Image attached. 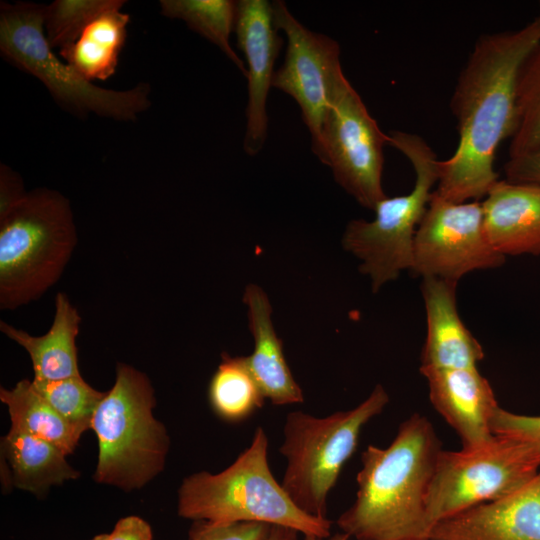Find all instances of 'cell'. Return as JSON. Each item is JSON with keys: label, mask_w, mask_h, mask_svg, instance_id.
<instances>
[{"label": "cell", "mask_w": 540, "mask_h": 540, "mask_svg": "<svg viewBox=\"0 0 540 540\" xmlns=\"http://www.w3.org/2000/svg\"><path fill=\"white\" fill-rule=\"evenodd\" d=\"M540 41L536 18L515 31L481 36L453 91L450 108L459 141L453 155L439 161L440 197L454 203L485 197L499 180L497 149L517 127L516 84L519 69Z\"/></svg>", "instance_id": "obj_1"}, {"label": "cell", "mask_w": 540, "mask_h": 540, "mask_svg": "<svg viewBox=\"0 0 540 540\" xmlns=\"http://www.w3.org/2000/svg\"><path fill=\"white\" fill-rule=\"evenodd\" d=\"M443 450L433 424L413 413L387 447L361 454L352 505L336 520L353 540L428 539L426 496Z\"/></svg>", "instance_id": "obj_2"}, {"label": "cell", "mask_w": 540, "mask_h": 540, "mask_svg": "<svg viewBox=\"0 0 540 540\" xmlns=\"http://www.w3.org/2000/svg\"><path fill=\"white\" fill-rule=\"evenodd\" d=\"M269 439L258 426L250 445L219 473L199 471L178 489V515L214 523L256 522L328 538L332 521L309 515L290 499L270 469Z\"/></svg>", "instance_id": "obj_3"}, {"label": "cell", "mask_w": 540, "mask_h": 540, "mask_svg": "<svg viewBox=\"0 0 540 540\" xmlns=\"http://www.w3.org/2000/svg\"><path fill=\"white\" fill-rule=\"evenodd\" d=\"M77 245L69 200L48 188L0 210V309L38 300L61 277Z\"/></svg>", "instance_id": "obj_4"}, {"label": "cell", "mask_w": 540, "mask_h": 540, "mask_svg": "<svg viewBox=\"0 0 540 540\" xmlns=\"http://www.w3.org/2000/svg\"><path fill=\"white\" fill-rule=\"evenodd\" d=\"M155 406L149 377L118 363L115 382L91 423L98 440L96 482L129 492L144 487L164 470L170 438L165 425L153 415Z\"/></svg>", "instance_id": "obj_5"}, {"label": "cell", "mask_w": 540, "mask_h": 540, "mask_svg": "<svg viewBox=\"0 0 540 540\" xmlns=\"http://www.w3.org/2000/svg\"><path fill=\"white\" fill-rule=\"evenodd\" d=\"M389 400L385 388L377 384L352 409L325 417L303 411L287 414L279 447L287 462L281 485L299 509L328 518L329 493L355 453L363 428L383 412Z\"/></svg>", "instance_id": "obj_6"}, {"label": "cell", "mask_w": 540, "mask_h": 540, "mask_svg": "<svg viewBox=\"0 0 540 540\" xmlns=\"http://www.w3.org/2000/svg\"><path fill=\"white\" fill-rule=\"evenodd\" d=\"M45 6L30 2L0 6L2 57L39 79L52 97L77 115L132 121L150 105V88L141 83L129 90L102 88L86 80L52 51L44 31Z\"/></svg>", "instance_id": "obj_7"}, {"label": "cell", "mask_w": 540, "mask_h": 540, "mask_svg": "<svg viewBox=\"0 0 540 540\" xmlns=\"http://www.w3.org/2000/svg\"><path fill=\"white\" fill-rule=\"evenodd\" d=\"M388 144L410 161L414 186L408 194L382 199L372 221H350L342 237L344 249L362 261L359 270L370 277L374 293L412 269L415 233L439 176V160L420 136L392 131Z\"/></svg>", "instance_id": "obj_8"}, {"label": "cell", "mask_w": 540, "mask_h": 540, "mask_svg": "<svg viewBox=\"0 0 540 540\" xmlns=\"http://www.w3.org/2000/svg\"><path fill=\"white\" fill-rule=\"evenodd\" d=\"M539 471L534 450L503 435L472 448L443 449L426 496L430 530L443 519L512 494Z\"/></svg>", "instance_id": "obj_9"}, {"label": "cell", "mask_w": 540, "mask_h": 540, "mask_svg": "<svg viewBox=\"0 0 540 540\" xmlns=\"http://www.w3.org/2000/svg\"><path fill=\"white\" fill-rule=\"evenodd\" d=\"M386 144L388 135L380 130L341 68L332 83L315 155L331 168L335 181L347 193L372 210L387 197L382 187Z\"/></svg>", "instance_id": "obj_10"}, {"label": "cell", "mask_w": 540, "mask_h": 540, "mask_svg": "<svg viewBox=\"0 0 540 540\" xmlns=\"http://www.w3.org/2000/svg\"><path fill=\"white\" fill-rule=\"evenodd\" d=\"M504 261L487 238L480 202L454 203L432 192L414 237V273L458 282L471 271L497 268Z\"/></svg>", "instance_id": "obj_11"}, {"label": "cell", "mask_w": 540, "mask_h": 540, "mask_svg": "<svg viewBox=\"0 0 540 540\" xmlns=\"http://www.w3.org/2000/svg\"><path fill=\"white\" fill-rule=\"evenodd\" d=\"M272 10L275 28L287 37V49L271 85L290 95L299 105L315 153L321 141L332 83L341 69L340 47L332 38L303 26L283 1H273Z\"/></svg>", "instance_id": "obj_12"}, {"label": "cell", "mask_w": 540, "mask_h": 540, "mask_svg": "<svg viewBox=\"0 0 540 540\" xmlns=\"http://www.w3.org/2000/svg\"><path fill=\"white\" fill-rule=\"evenodd\" d=\"M234 32L247 62L248 104L244 151L254 156L267 136L266 101L274 74V63L282 38L273 23L272 3L266 0L237 1Z\"/></svg>", "instance_id": "obj_13"}, {"label": "cell", "mask_w": 540, "mask_h": 540, "mask_svg": "<svg viewBox=\"0 0 540 540\" xmlns=\"http://www.w3.org/2000/svg\"><path fill=\"white\" fill-rule=\"evenodd\" d=\"M434 409L456 432L461 448L482 445L494 436L492 422L500 407L489 381L477 367L420 368Z\"/></svg>", "instance_id": "obj_14"}, {"label": "cell", "mask_w": 540, "mask_h": 540, "mask_svg": "<svg viewBox=\"0 0 540 540\" xmlns=\"http://www.w3.org/2000/svg\"><path fill=\"white\" fill-rule=\"evenodd\" d=\"M429 540H540V471L519 490L436 523Z\"/></svg>", "instance_id": "obj_15"}, {"label": "cell", "mask_w": 540, "mask_h": 540, "mask_svg": "<svg viewBox=\"0 0 540 540\" xmlns=\"http://www.w3.org/2000/svg\"><path fill=\"white\" fill-rule=\"evenodd\" d=\"M456 286L454 281L423 277L427 335L420 368H473L484 358L480 343L459 316Z\"/></svg>", "instance_id": "obj_16"}, {"label": "cell", "mask_w": 540, "mask_h": 540, "mask_svg": "<svg viewBox=\"0 0 540 540\" xmlns=\"http://www.w3.org/2000/svg\"><path fill=\"white\" fill-rule=\"evenodd\" d=\"M492 247L506 255H540V186L498 180L481 203Z\"/></svg>", "instance_id": "obj_17"}, {"label": "cell", "mask_w": 540, "mask_h": 540, "mask_svg": "<svg viewBox=\"0 0 540 540\" xmlns=\"http://www.w3.org/2000/svg\"><path fill=\"white\" fill-rule=\"evenodd\" d=\"M243 301L248 307L249 329L254 340L247 365L264 397L273 405L298 404L304 401L301 387L294 379L271 318L272 307L264 290L256 284L246 286Z\"/></svg>", "instance_id": "obj_18"}, {"label": "cell", "mask_w": 540, "mask_h": 540, "mask_svg": "<svg viewBox=\"0 0 540 540\" xmlns=\"http://www.w3.org/2000/svg\"><path fill=\"white\" fill-rule=\"evenodd\" d=\"M81 316L68 296L57 293L52 325L42 336H32L22 329L0 321V330L29 354L34 378L58 380L81 375L76 338Z\"/></svg>", "instance_id": "obj_19"}, {"label": "cell", "mask_w": 540, "mask_h": 540, "mask_svg": "<svg viewBox=\"0 0 540 540\" xmlns=\"http://www.w3.org/2000/svg\"><path fill=\"white\" fill-rule=\"evenodd\" d=\"M118 2L93 19L79 38L59 50L60 56L88 81L107 80L117 69L119 55L127 37L130 16Z\"/></svg>", "instance_id": "obj_20"}, {"label": "cell", "mask_w": 540, "mask_h": 540, "mask_svg": "<svg viewBox=\"0 0 540 540\" xmlns=\"http://www.w3.org/2000/svg\"><path fill=\"white\" fill-rule=\"evenodd\" d=\"M1 452L9 464L12 484L36 495L80 475L59 448L27 433L10 429L1 439Z\"/></svg>", "instance_id": "obj_21"}, {"label": "cell", "mask_w": 540, "mask_h": 540, "mask_svg": "<svg viewBox=\"0 0 540 540\" xmlns=\"http://www.w3.org/2000/svg\"><path fill=\"white\" fill-rule=\"evenodd\" d=\"M0 400L8 407L10 429L46 440L66 456L74 452L84 432L62 417L32 381L22 379L11 389L1 387Z\"/></svg>", "instance_id": "obj_22"}, {"label": "cell", "mask_w": 540, "mask_h": 540, "mask_svg": "<svg viewBox=\"0 0 540 540\" xmlns=\"http://www.w3.org/2000/svg\"><path fill=\"white\" fill-rule=\"evenodd\" d=\"M265 399L245 357L222 353L208 386L212 411L225 422L240 423L262 408Z\"/></svg>", "instance_id": "obj_23"}, {"label": "cell", "mask_w": 540, "mask_h": 540, "mask_svg": "<svg viewBox=\"0 0 540 540\" xmlns=\"http://www.w3.org/2000/svg\"><path fill=\"white\" fill-rule=\"evenodd\" d=\"M161 13L183 20L187 26L215 44L243 73L247 69L230 45L234 31L237 2L232 0H161Z\"/></svg>", "instance_id": "obj_24"}, {"label": "cell", "mask_w": 540, "mask_h": 540, "mask_svg": "<svg viewBox=\"0 0 540 540\" xmlns=\"http://www.w3.org/2000/svg\"><path fill=\"white\" fill-rule=\"evenodd\" d=\"M517 127L510 139L509 158L540 146V41L524 59L516 84Z\"/></svg>", "instance_id": "obj_25"}, {"label": "cell", "mask_w": 540, "mask_h": 540, "mask_svg": "<svg viewBox=\"0 0 540 540\" xmlns=\"http://www.w3.org/2000/svg\"><path fill=\"white\" fill-rule=\"evenodd\" d=\"M36 391L67 421L85 432L106 392L91 387L81 375L58 380L33 378Z\"/></svg>", "instance_id": "obj_26"}, {"label": "cell", "mask_w": 540, "mask_h": 540, "mask_svg": "<svg viewBox=\"0 0 540 540\" xmlns=\"http://www.w3.org/2000/svg\"><path fill=\"white\" fill-rule=\"evenodd\" d=\"M118 0H56L45 6L44 31L51 48L72 45L86 26Z\"/></svg>", "instance_id": "obj_27"}, {"label": "cell", "mask_w": 540, "mask_h": 540, "mask_svg": "<svg viewBox=\"0 0 540 540\" xmlns=\"http://www.w3.org/2000/svg\"><path fill=\"white\" fill-rule=\"evenodd\" d=\"M272 526L256 522L214 523L193 521L190 540H268Z\"/></svg>", "instance_id": "obj_28"}, {"label": "cell", "mask_w": 540, "mask_h": 540, "mask_svg": "<svg viewBox=\"0 0 540 540\" xmlns=\"http://www.w3.org/2000/svg\"><path fill=\"white\" fill-rule=\"evenodd\" d=\"M494 435H503L519 440L540 458V415H524L508 411L501 406L492 422Z\"/></svg>", "instance_id": "obj_29"}, {"label": "cell", "mask_w": 540, "mask_h": 540, "mask_svg": "<svg viewBox=\"0 0 540 540\" xmlns=\"http://www.w3.org/2000/svg\"><path fill=\"white\" fill-rule=\"evenodd\" d=\"M506 180L540 186V146L518 157L509 158L504 165Z\"/></svg>", "instance_id": "obj_30"}, {"label": "cell", "mask_w": 540, "mask_h": 540, "mask_svg": "<svg viewBox=\"0 0 540 540\" xmlns=\"http://www.w3.org/2000/svg\"><path fill=\"white\" fill-rule=\"evenodd\" d=\"M109 540H152V530L143 518L127 516L117 521Z\"/></svg>", "instance_id": "obj_31"}, {"label": "cell", "mask_w": 540, "mask_h": 540, "mask_svg": "<svg viewBox=\"0 0 540 540\" xmlns=\"http://www.w3.org/2000/svg\"><path fill=\"white\" fill-rule=\"evenodd\" d=\"M26 194L20 176L8 166L0 167V210L8 207Z\"/></svg>", "instance_id": "obj_32"}, {"label": "cell", "mask_w": 540, "mask_h": 540, "mask_svg": "<svg viewBox=\"0 0 540 540\" xmlns=\"http://www.w3.org/2000/svg\"><path fill=\"white\" fill-rule=\"evenodd\" d=\"M300 533L282 526H272L268 540H301Z\"/></svg>", "instance_id": "obj_33"}, {"label": "cell", "mask_w": 540, "mask_h": 540, "mask_svg": "<svg viewBox=\"0 0 540 540\" xmlns=\"http://www.w3.org/2000/svg\"><path fill=\"white\" fill-rule=\"evenodd\" d=\"M301 540H353L350 536L343 532L331 534L328 538H322L313 535H304Z\"/></svg>", "instance_id": "obj_34"}, {"label": "cell", "mask_w": 540, "mask_h": 540, "mask_svg": "<svg viewBox=\"0 0 540 540\" xmlns=\"http://www.w3.org/2000/svg\"><path fill=\"white\" fill-rule=\"evenodd\" d=\"M91 540H109V534H98Z\"/></svg>", "instance_id": "obj_35"}, {"label": "cell", "mask_w": 540, "mask_h": 540, "mask_svg": "<svg viewBox=\"0 0 540 540\" xmlns=\"http://www.w3.org/2000/svg\"><path fill=\"white\" fill-rule=\"evenodd\" d=\"M536 20L538 21L539 25H540V4H539V14L538 16L536 17Z\"/></svg>", "instance_id": "obj_36"}, {"label": "cell", "mask_w": 540, "mask_h": 540, "mask_svg": "<svg viewBox=\"0 0 540 540\" xmlns=\"http://www.w3.org/2000/svg\"><path fill=\"white\" fill-rule=\"evenodd\" d=\"M422 540H429V539H422Z\"/></svg>", "instance_id": "obj_37"}]
</instances>
